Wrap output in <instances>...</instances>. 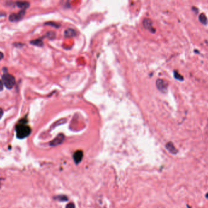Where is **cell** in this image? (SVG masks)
<instances>
[{"label":"cell","mask_w":208,"mask_h":208,"mask_svg":"<svg viewBox=\"0 0 208 208\" xmlns=\"http://www.w3.org/2000/svg\"><path fill=\"white\" fill-rule=\"evenodd\" d=\"M26 13V10H21L17 13H12L9 16V21L11 22H17L20 21L24 17Z\"/></svg>","instance_id":"4"},{"label":"cell","mask_w":208,"mask_h":208,"mask_svg":"<svg viewBox=\"0 0 208 208\" xmlns=\"http://www.w3.org/2000/svg\"><path fill=\"white\" fill-rule=\"evenodd\" d=\"M76 34V33L75 31V29H66V30L64 31V36L66 38H71L75 36Z\"/></svg>","instance_id":"9"},{"label":"cell","mask_w":208,"mask_h":208,"mask_svg":"<svg viewBox=\"0 0 208 208\" xmlns=\"http://www.w3.org/2000/svg\"><path fill=\"white\" fill-rule=\"evenodd\" d=\"M166 148H167V150L173 154H175L177 153V150L176 149V148L175 147L174 145L172 142H168L166 145Z\"/></svg>","instance_id":"11"},{"label":"cell","mask_w":208,"mask_h":208,"mask_svg":"<svg viewBox=\"0 0 208 208\" xmlns=\"http://www.w3.org/2000/svg\"><path fill=\"white\" fill-rule=\"evenodd\" d=\"M156 87L160 92L166 93L167 92L168 83L164 79L159 78L156 81Z\"/></svg>","instance_id":"3"},{"label":"cell","mask_w":208,"mask_h":208,"mask_svg":"<svg viewBox=\"0 0 208 208\" xmlns=\"http://www.w3.org/2000/svg\"><path fill=\"white\" fill-rule=\"evenodd\" d=\"M4 88V84L2 82V81L0 79V92H2Z\"/></svg>","instance_id":"20"},{"label":"cell","mask_w":208,"mask_h":208,"mask_svg":"<svg viewBox=\"0 0 208 208\" xmlns=\"http://www.w3.org/2000/svg\"><path fill=\"white\" fill-rule=\"evenodd\" d=\"M3 114H4V110L1 108H0V120L2 118Z\"/></svg>","instance_id":"21"},{"label":"cell","mask_w":208,"mask_h":208,"mask_svg":"<svg viewBox=\"0 0 208 208\" xmlns=\"http://www.w3.org/2000/svg\"><path fill=\"white\" fill-rule=\"evenodd\" d=\"M30 43L31 45H34L36 47H42L44 45V43H43L42 39H40L32 40L30 41Z\"/></svg>","instance_id":"10"},{"label":"cell","mask_w":208,"mask_h":208,"mask_svg":"<svg viewBox=\"0 0 208 208\" xmlns=\"http://www.w3.org/2000/svg\"><path fill=\"white\" fill-rule=\"evenodd\" d=\"M67 118H61V119L57 120V122H56L53 124V126H51V127H52L51 129H53V128L57 127V126H59V125H62L65 123L67 122Z\"/></svg>","instance_id":"12"},{"label":"cell","mask_w":208,"mask_h":208,"mask_svg":"<svg viewBox=\"0 0 208 208\" xmlns=\"http://www.w3.org/2000/svg\"><path fill=\"white\" fill-rule=\"evenodd\" d=\"M54 198L57 200H58V201H59V202H67V201H68L67 197H66L65 195H63L56 196Z\"/></svg>","instance_id":"15"},{"label":"cell","mask_w":208,"mask_h":208,"mask_svg":"<svg viewBox=\"0 0 208 208\" xmlns=\"http://www.w3.org/2000/svg\"><path fill=\"white\" fill-rule=\"evenodd\" d=\"M65 139V136L63 134H59L50 142V145L51 146H56L63 143Z\"/></svg>","instance_id":"5"},{"label":"cell","mask_w":208,"mask_h":208,"mask_svg":"<svg viewBox=\"0 0 208 208\" xmlns=\"http://www.w3.org/2000/svg\"><path fill=\"white\" fill-rule=\"evenodd\" d=\"M65 208H75V205L73 203H70L66 206Z\"/></svg>","instance_id":"19"},{"label":"cell","mask_w":208,"mask_h":208,"mask_svg":"<svg viewBox=\"0 0 208 208\" xmlns=\"http://www.w3.org/2000/svg\"><path fill=\"white\" fill-rule=\"evenodd\" d=\"M16 4L17 7H18V8L21 9V10H26L30 6V4L27 1H17Z\"/></svg>","instance_id":"8"},{"label":"cell","mask_w":208,"mask_h":208,"mask_svg":"<svg viewBox=\"0 0 208 208\" xmlns=\"http://www.w3.org/2000/svg\"><path fill=\"white\" fill-rule=\"evenodd\" d=\"M3 58H4V54L2 53V52L0 51V61L2 60Z\"/></svg>","instance_id":"22"},{"label":"cell","mask_w":208,"mask_h":208,"mask_svg":"<svg viewBox=\"0 0 208 208\" xmlns=\"http://www.w3.org/2000/svg\"><path fill=\"white\" fill-rule=\"evenodd\" d=\"M45 25H48V26H53V27L56 28H58L60 27V25H59V24L55 23V22H53V21L47 22V23H45Z\"/></svg>","instance_id":"16"},{"label":"cell","mask_w":208,"mask_h":208,"mask_svg":"<svg viewBox=\"0 0 208 208\" xmlns=\"http://www.w3.org/2000/svg\"><path fill=\"white\" fill-rule=\"evenodd\" d=\"M13 45L15 47H16L17 48H22L23 47H24L25 44L24 43H14Z\"/></svg>","instance_id":"18"},{"label":"cell","mask_w":208,"mask_h":208,"mask_svg":"<svg viewBox=\"0 0 208 208\" xmlns=\"http://www.w3.org/2000/svg\"><path fill=\"white\" fill-rule=\"evenodd\" d=\"M174 76L175 78V79H178V80H180V81H183L184 78L183 77L180 75V74L179 73H178L176 71H174Z\"/></svg>","instance_id":"17"},{"label":"cell","mask_w":208,"mask_h":208,"mask_svg":"<svg viewBox=\"0 0 208 208\" xmlns=\"http://www.w3.org/2000/svg\"><path fill=\"white\" fill-rule=\"evenodd\" d=\"M1 81L4 86L7 89H12L15 84H16V78L12 75L9 74L7 71L4 72V74L2 76Z\"/></svg>","instance_id":"2"},{"label":"cell","mask_w":208,"mask_h":208,"mask_svg":"<svg viewBox=\"0 0 208 208\" xmlns=\"http://www.w3.org/2000/svg\"><path fill=\"white\" fill-rule=\"evenodd\" d=\"M143 25L145 29L150 30L152 33H155V29L153 27V22L151 19L145 18L143 21Z\"/></svg>","instance_id":"6"},{"label":"cell","mask_w":208,"mask_h":208,"mask_svg":"<svg viewBox=\"0 0 208 208\" xmlns=\"http://www.w3.org/2000/svg\"><path fill=\"white\" fill-rule=\"evenodd\" d=\"M45 37H47L48 39L53 40L56 38V33L53 31H49L45 34V35H44Z\"/></svg>","instance_id":"13"},{"label":"cell","mask_w":208,"mask_h":208,"mask_svg":"<svg viewBox=\"0 0 208 208\" xmlns=\"http://www.w3.org/2000/svg\"><path fill=\"white\" fill-rule=\"evenodd\" d=\"M28 119L26 117L21 119L16 126V136L17 138L23 139L28 137L31 133V128L27 125Z\"/></svg>","instance_id":"1"},{"label":"cell","mask_w":208,"mask_h":208,"mask_svg":"<svg viewBox=\"0 0 208 208\" xmlns=\"http://www.w3.org/2000/svg\"><path fill=\"white\" fill-rule=\"evenodd\" d=\"M199 20L201 23L204 25H207V18L204 13H201L199 16Z\"/></svg>","instance_id":"14"},{"label":"cell","mask_w":208,"mask_h":208,"mask_svg":"<svg viewBox=\"0 0 208 208\" xmlns=\"http://www.w3.org/2000/svg\"><path fill=\"white\" fill-rule=\"evenodd\" d=\"M83 157V153L81 150L76 151L73 154V159L76 164H79V163L82 161Z\"/></svg>","instance_id":"7"}]
</instances>
